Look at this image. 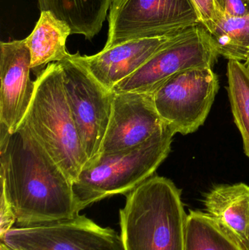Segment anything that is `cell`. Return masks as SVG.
Here are the masks:
<instances>
[{
	"instance_id": "1",
	"label": "cell",
	"mask_w": 249,
	"mask_h": 250,
	"mask_svg": "<svg viewBox=\"0 0 249 250\" xmlns=\"http://www.w3.org/2000/svg\"><path fill=\"white\" fill-rule=\"evenodd\" d=\"M0 182L16 227L72 219L77 211L73 182L21 124L16 132L0 124Z\"/></svg>"
},
{
	"instance_id": "2",
	"label": "cell",
	"mask_w": 249,
	"mask_h": 250,
	"mask_svg": "<svg viewBox=\"0 0 249 250\" xmlns=\"http://www.w3.org/2000/svg\"><path fill=\"white\" fill-rule=\"evenodd\" d=\"M126 197L119 211L124 250H185L188 214L171 179L152 176Z\"/></svg>"
},
{
	"instance_id": "3",
	"label": "cell",
	"mask_w": 249,
	"mask_h": 250,
	"mask_svg": "<svg viewBox=\"0 0 249 250\" xmlns=\"http://www.w3.org/2000/svg\"><path fill=\"white\" fill-rule=\"evenodd\" d=\"M35 81L33 99L22 124L75 182L87 158L66 98L59 63L47 65Z\"/></svg>"
},
{
	"instance_id": "4",
	"label": "cell",
	"mask_w": 249,
	"mask_h": 250,
	"mask_svg": "<svg viewBox=\"0 0 249 250\" xmlns=\"http://www.w3.org/2000/svg\"><path fill=\"white\" fill-rule=\"evenodd\" d=\"M175 132L168 126L127 151L100 154L88 162L73 182L77 211L116 195H127L153 176L169 155Z\"/></svg>"
},
{
	"instance_id": "5",
	"label": "cell",
	"mask_w": 249,
	"mask_h": 250,
	"mask_svg": "<svg viewBox=\"0 0 249 250\" xmlns=\"http://www.w3.org/2000/svg\"><path fill=\"white\" fill-rule=\"evenodd\" d=\"M104 48L134 40L179 33L200 24L190 0H113Z\"/></svg>"
},
{
	"instance_id": "6",
	"label": "cell",
	"mask_w": 249,
	"mask_h": 250,
	"mask_svg": "<svg viewBox=\"0 0 249 250\" xmlns=\"http://www.w3.org/2000/svg\"><path fill=\"white\" fill-rule=\"evenodd\" d=\"M58 63L66 98L88 163L100 154L111 120L114 92L91 74L76 54Z\"/></svg>"
},
{
	"instance_id": "7",
	"label": "cell",
	"mask_w": 249,
	"mask_h": 250,
	"mask_svg": "<svg viewBox=\"0 0 249 250\" xmlns=\"http://www.w3.org/2000/svg\"><path fill=\"white\" fill-rule=\"evenodd\" d=\"M219 56L211 37L200 23L178 33L137 71L117 83L114 93L156 92L175 75L198 67H213Z\"/></svg>"
},
{
	"instance_id": "8",
	"label": "cell",
	"mask_w": 249,
	"mask_h": 250,
	"mask_svg": "<svg viewBox=\"0 0 249 250\" xmlns=\"http://www.w3.org/2000/svg\"><path fill=\"white\" fill-rule=\"evenodd\" d=\"M219 88L211 67H198L175 75L152 96L166 125L175 134L188 135L204 124Z\"/></svg>"
},
{
	"instance_id": "9",
	"label": "cell",
	"mask_w": 249,
	"mask_h": 250,
	"mask_svg": "<svg viewBox=\"0 0 249 250\" xmlns=\"http://www.w3.org/2000/svg\"><path fill=\"white\" fill-rule=\"evenodd\" d=\"M1 242L12 250H124L120 235L85 215L30 227H13Z\"/></svg>"
},
{
	"instance_id": "10",
	"label": "cell",
	"mask_w": 249,
	"mask_h": 250,
	"mask_svg": "<svg viewBox=\"0 0 249 250\" xmlns=\"http://www.w3.org/2000/svg\"><path fill=\"white\" fill-rule=\"evenodd\" d=\"M168 126L155 107L152 95L114 92L111 120L100 154H115L138 146Z\"/></svg>"
},
{
	"instance_id": "11",
	"label": "cell",
	"mask_w": 249,
	"mask_h": 250,
	"mask_svg": "<svg viewBox=\"0 0 249 250\" xmlns=\"http://www.w3.org/2000/svg\"><path fill=\"white\" fill-rule=\"evenodd\" d=\"M31 61L26 38L0 42V124L11 133L23 123L35 94Z\"/></svg>"
},
{
	"instance_id": "12",
	"label": "cell",
	"mask_w": 249,
	"mask_h": 250,
	"mask_svg": "<svg viewBox=\"0 0 249 250\" xmlns=\"http://www.w3.org/2000/svg\"><path fill=\"white\" fill-rule=\"evenodd\" d=\"M178 34L134 40L103 48L95 55L82 56L77 52L76 56L102 86L112 90L117 83L133 75L168 45Z\"/></svg>"
},
{
	"instance_id": "13",
	"label": "cell",
	"mask_w": 249,
	"mask_h": 250,
	"mask_svg": "<svg viewBox=\"0 0 249 250\" xmlns=\"http://www.w3.org/2000/svg\"><path fill=\"white\" fill-rule=\"evenodd\" d=\"M206 213L244 247L249 229V186L244 183L213 187L203 199Z\"/></svg>"
},
{
	"instance_id": "14",
	"label": "cell",
	"mask_w": 249,
	"mask_h": 250,
	"mask_svg": "<svg viewBox=\"0 0 249 250\" xmlns=\"http://www.w3.org/2000/svg\"><path fill=\"white\" fill-rule=\"evenodd\" d=\"M113 0H38L40 12L48 11L67 23L72 35L92 40L99 33Z\"/></svg>"
},
{
	"instance_id": "15",
	"label": "cell",
	"mask_w": 249,
	"mask_h": 250,
	"mask_svg": "<svg viewBox=\"0 0 249 250\" xmlns=\"http://www.w3.org/2000/svg\"><path fill=\"white\" fill-rule=\"evenodd\" d=\"M70 35L71 29L67 23L50 12H40L35 29L26 38L31 53L32 70H40L46 64L66 60L70 54L66 48Z\"/></svg>"
},
{
	"instance_id": "16",
	"label": "cell",
	"mask_w": 249,
	"mask_h": 250,
	"mask_svg": "<svg viewBox=\"0 0 249 250\" xmlns=\"http://www.w3.org/2000/svg\"><path fill=\"white\" fill-rule=\"evenodd\" d=\"M185 250H245L207 213L191 210L187 214Z\"/></svg>"
},
{
	"instance_id": "17",
	"label": "cell",
	"mask_w": 249,
	"mask_h": 250,
	"mask_svg": "<svg viewBox=\"0 0 249 250\" xmlns=\"http://www.w3.org/2000/svg\"><path fill=\"white\" fill-rule=\"evenodd\" d=\"M210 35L219 55L241 62L249 58V16L231 17L222 14L216 29Z\"/></svg>"
},
{
	"instance_id": "18",
	"label": "cell",
	"mask_w": 249,
	"mask_h": 250,
	"mask_svg": "<svg viewBox=\"0 0 249 250\" xmlns=\"http://www.w3.org/2000/svg\"><path fill=\"white\" fill-rule=\"evenodd\" d=\"M227 76L234 121L242 137L244 152L249 158V73L241 62L229 60Z\"/></svg>"
},
{
	"instance_id": "19",
	"label": "cell",
	"mask_w": 249,
	"mask_h": 250,
	"mask_svg": "<svg viewBox=\"0 0 249 250\" xmlns=\"http://www.w3.org/2000/svg\"><path fill=\"white\" fill-rule=\"evenodd\" d=\"M195 9L200 23L212 33L216 29L222 13L219 10L216 0H190Z\"/></svg>"
},
{
	"instance_id": "20",
	"label": "cell",
	"mask_w": 249,
	"mask_h": 250,
	"mask_svg": "<svg viewBox=\"0 0 249 250\" xmlns=\"http://www.w3.org/2000/svg\"><path fill=\"white\" fill-rule=\"evenodd\" d=\"M222 14L231 17L249 16V0H216Z\"/></svg>"
},
{
	"instance_id": "21",
	"label": "cell",
	"mask_w": 249,
	"mask_h": 250,
	"mask_svg": "<svg viewBox=\"0 0 249 250\" xmlns=\"http://www.w3.org/2000/svg\"><path fill=\"white\" fill-rule=\"evenodd\" d=\"M16 223V216L13 208L6 197L5 194L1 191L0 198V239H2L4 235L11 230L13 225Z\"/></svg>"
},
{
	"instance_id": "22",
	"label": "cell",
	"mask_w": 249,
	"mask_h": 250,
	"mask_svg": "<svg viewBox=\"0 0 249 250\" xmlns=\"http://www.w3.org/2000/svg\"><path fill=\"white\" fill-rule=\"evenodd\" d=\"M244 248L245 250H249V229L248 235H247V240H246L245 244H244Z\"/></svg>"
},
{
	"instance_id": "23",
	"label": "cell",
	"mask_w": 249,
	"mask_h": 250,
	"mask_svg": "<svg viewBox=\"0 0 249 250\" xmlns=\"http://www.w3.org/2000/svg\"><path fill=\"white\" fill-rule=\"evenodd\" d=\"M0 250H12L10 248L7 246L3 242L0 243Z\"/></svg>"
},
{
	"instance_id": "24",
	"label": "cell",
	"mask_w": 249,
	"mask_h": 250,
	"mask_svg": "<svg viewBox=\"0 0 249 250\" xmlns=\"http://www.w3.org/2000/svg\"><path fill=\"white\" fill-rule=\"evenodd\" d=\"M244 65H245L246 68H247V70H248L249 73V58L247 59V61L244 62Z\"/></svg>"
}]
</instances>
